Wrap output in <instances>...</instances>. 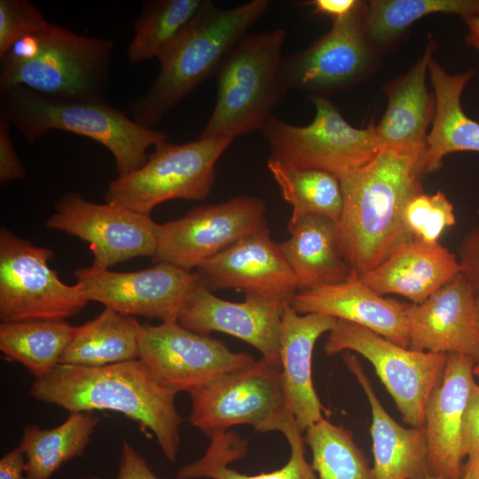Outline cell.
Listing matches in <instances>:
<instances>
[{"label":"cell","instance_id":"6da1fadb","mask_svg":"<svg viewBox=\"0 0 479 479\" xmlns=\"http://www.w3.org/2000/svg\"><path fill=\"white\" fill-rule=\"evenodd\" d=\"M425 149L383 146L365 167L340 182L344 205L337 240L348 265L357 273L374 268L413 239L404 213L409 200L422 192Z\"/></svg>","mask_w":479,"mask_h":479},{"label":"cell","instance_id":"7a4b0ae2","mask_svg":"<svg viewBox=\"0 0 479 479\" xmlns=\"http://www.w3.org/2000/svg\"><path fill=\"white\" fill-rule=\"evenodd\" d=\"M177 393L161 385L139 359L98 367L59 365L35 380L30 395L70 413L112 411L148 430L166 459L177 458L182 418L176 408Z\"/></svg>","mask_w":479,"mask_h":479},{"label":"cell","instance_id":"3957f363","mask_svg":"<svg viewBox=\"0 0 479 479\" xmlns=\"http://www.w3.org/2000/svg\"><path fill=\"white\" fill-rule=\"evenodd\" d=\"M0 117L30 143L51 130L92 139L114 156L118 176L141 168L147 150L167 141V133L145 127L106 99H66L22 86L0 90Z\"/></svg>","mask_w":479,"mask_h":479},{"label":"cell","instance_id":"277c9868","mask_svg":"<svg viewBox=\"0 0 479 479\" xmlns=\"http://www.w3.org/2000/svg\"><path fill=\"white\" fill-rule=\"evenodd\" d=\"M114 42L55 23L26 35L0 57V90L22 86L66 99H106Z\"/></svg>","mask_w":479,"mask_h":479},{"label":"cell","instance_id":"5b68a950","mask_svg":"<svg viewBox=\"0 0 479 479\" xmlns=\"http://www.w3.org/2000/svg\"><path fill=\"white\" fill-rule=\"evenodd\" d=\"M269 0H251L222 9L208 0L178 41L160 59V69L148 90L130 104L132 119L153 128L219 65L262 17Z\"/></svg>","mask_w":479,"mask_h":479},{"label":"cell","instance_id":"8992f818","mask_svg":"<svg viewBox=\"0 0 479 479\" xmlns=\"http://www.w3.org/2000/svg\"><path fill=\"white\" fill-rule=\"evenodd\" d=\"M282 27L245 35L216 70V98L200 137H235L260 130L288 90Z\"/></svg>","mask_w":479,"mask_h":479},{"label":"cell","instance_id":"52a82bcc","mask_svg":"<svg viewBox=\"0 0 479 479\" xmlns=\"http://www.w3.org/2000/svg\"><path fill=\"white\" fill-rule=\"evenodd\" d=\"M315 116L305 126L285 122L271 114L260 131L268 142L270 159L299 169H313L335 175L340 182L365 167L383 147L375 126H351L323 95L310 98Z\"/></svg>","mask_w":479,"mask_h":479},{"label":"cell","instance_id":"ba28073f","mask_svg":"<svg viewBox=\"0 0 479 479\" xmlns=\"http://www.w3.org/2000/svg\"><path fill=\"white\" fill-rule=\"evenodd\" d=\"M189 422L211 438L236 425L256 431H280L294 417L282 384L279 358L262 357L189 393Z\"/></svg>","mask_w":479,"mask_h":479},{"label":"cell","instance_id":"9c48e42d","mask_svg":"<svg viewBox=\"0 0 479 479\" xmlns=\"http://www.w3.org/2000/svg\"><path fill=\"white\" fill-rule=\"evenodd\" d=\"M232 140L219 136L160 143L141 168L109 183L106 200L146 215L166 200H204L215 181L216 163Z\"/></svg>","mask_w":479,"mask_h":479},{"label":"cell","instance_id":"30bf717a","mask_svg":"<svg viewBox=\"0 0 479 479\" xmlns=\"http://www.w3.org/2000/svg\"><path fill=\"white\" fill-rule=\"evenodd\" d=\"M351 350L366 358L393 398L403 420L422 428L430 396L441 384L447 354L403 347L362 326L337 319L325 343L328 356Z\"/></svg>","mask_w":479,"mask_h":479},{"label":"cell","instance_id":"8fae6325","mask_svg":"<svg viewBox=\"0 0 479 479\" xmlns=\"http://www.w3.org/2000/svg\"><path fill=\"white\" fill-rule=\"evenodd\" d=\"M54 252L2 227L0 231V319L65 320L89 302L79 288L63 283L49 266Z\"/></svg>","mask_w":479,"mask_h":479},{"label":"cell","instance_id":"7c38bea8","mask_svg":"<svg viewBox=\"0 0 479 479\" xmlns=\"http://www.w3.org/2000/svg\"><path fill=\"white\" fill-rule=\"evenodd\" d=\"M264 202L239 195L227 201L192 208L159 224L153 261L191 271L241 239L267 227Z\"/></svg>","mask_w":479,"mask_h":479},{"label":"cell","instance_id":"4fadbf2b","mask_svg":"<svg viewBox=\"0 0 479 479\" xmlns=\"http://www.w3.org/2000/svg\"><path fill=\"white\" fill-rule=\"evenodd\" d=\"M45 225L89 243L92 265L100 269L134 257L153 258L156 251L159 224L150 215L114 202L96 203L77 192L61 197Z\"/></svg>","mask_w":479,"mask_h":479},{"label":"cell","instance_id":"5bb4252c","mask_svg":"<svg viewBox=\"0 0 479 479\" xmlns=\"http://www.w3.org/2000/svg\"><path fill=\"white\" fill-rule=\"evenodd\" d=\"M138 358L161 385L177 393H191L255 360L247 353L230 350L220 340L190 331L178 322L142 326Z\"/></svg>","mask_w":479,"mask_h":479},{"label":"cell","instance_id":"9a60e30c","mask_svg":"<svg viewBox=\"0 0 479 479\" xmlns=\"http://www.w3.org/2000/svg\"><path fill=\"white\" fill-rule=\"evenodd\" d=\"M75 286L90 301L119 313L178 322L179 311L200 283L197 272L168 263L145 270L119 272L93 265L75 270Z\"/></svg>","mask_w":479,"mask_h":479},{"label":"cell","instance_id":"2e32d148","mask_svg":"<svg viewBox=\"0 0 479 479\" xmlns=\"http://www.w3.org/2000/svg\"><path fill=\"white\" fill-rule=\"evenodd\" d=\"M365 4L333 20L331 29L307 49L284 58L283 75L288 90L321 93L344 88L366 71L372 44L364 25Z\"/></svg>","mask_w":479,"mask_h":479},{"label":"cell","instance_id":"e0dca14e","mask_svg":"<svg viewBox=\"0 0 479 479\" xmlns=\"http://www.w3.org/2000/svg\"><path fill=\"white\" fill-rule=\"evenodd\" d=\"M208 290L234 288L290 304L298 292L294 274L268 227L255 232L196 268Z\"/></svg>","mask_w":479,"mask_h":479},{"label":"cell","instance_id":"ac0fdd59","mask_svg":"<svg viewBox=\"0 0 479 479\" xmlns=\"http://www.w3.org/2000/svg\"><path fill=\"white\" fill-rule=\"evenodd\" d=\"M286 306L256 294H245L240 302L223 300L200 282L184 302L177 321L197 334H230L255 348L263 357L280 359L279 324Z\"/></svg>","mask_w":479,"mask_h":479},{"label":"cell","instance_id":"d6986e66","mask_svg":"<svg viewBox=\"0 0 479 479\" xmlns=\"http://www.w3.org/2000/svg\"><path fill=\"white\" fill-rule=\"evenodd\" d=\"M475 293L461 274L421 303L406 309L408 348L469 356L479 363Z\"/></svg>","mask_w":479,"mask_h":479},{"label":"cell","instance_id":"ffe728a7","mask_svg":"<svg viewBox=\"0 0 479 479\" xmlns=\"http://www.w3.org/2000/svg\"><path fill=\"white\" fill-rule=\"evenodd\" d=\"M469 356L447 354L441 384L428 402L424 428L429 475L459 479L463 472L462 428L467 403L475 384Z\"/></svg>","mask_w":479,"mask_h":479},{"label":"cell","instance_id":"44dd1931","mask_svg":"<svg viewBox=\"0 0 479 479\" xmlns=\"http://www.w3.org/2000/svg\"><path fill=\"white\" fill-rule=\"evenodd\" d=\"M409 303L384 297L367 286L354 269L346 280L298 291L292 308L299 314L319 313L366 327L408 348Z\"/></svg>","mask_w":479,"mask_h":479},{"label":"cell","instance_id":"7402d4cb","mask_svg":"<svg viewBox=\"0 0 479 479\" xmlns=\"http://www.w3.org/2000/svg\"><path fill=\"white\" fill-rule=\"evenodd\" d=\"M335 318L299 314L291 305L284 308L279 324V357L282 384L289 410L304 432L323 419L325 411L312 381V354L318 338L336 325Z\"/></svg>","mask_w":479,"mask_h":479},{"label":"cell","instance_id":"603a6c76","mask_svg":"<svg viewBox=\"0 0 479 479\" xmlns=\"http://www.w3.org/2000/svg\"><path fill=\"white\" fill-rule=\"evenodd\" d=\"M460 272L457 255L442 244L411 239L377 266L358 274L379 294H397L418 304Z\"/></svg>","mask_w":479,"mask_h":479},{"label":"cell","instance_id":"cb8c5ba5","mask_svg":"<svg viewBox=\"0 0 479 479\" xmlns=\"http://www.w3.org/2000/svg\"><path fill=\"white\" fill-rule=\"evenodd\" d=\"M342 359L370 404L373 479H426L429 469L424 427L406 428L397 423L381 404L357 357L345 351Z\"/></svg>","mask_w":479,"mask_h":479},{"label":"cell","instance_id":"d4e9b609","mask_svg":"<svg viewBox=\"0 0 479 479\" xmlns=\"http://www.w3.org/2000/svg\"><path fill=\"white\" fill-rule=\"evenodd\" d=\"M428 75L436 99L432 130L426 139L424 173L442 166L444 157L452 153L479 152V122L468 117L461 106L462 91L471 71L451 75L432 57Z\"/></svg>","mask_w":479,"mask_h":479},{"label":"cell","instance_id":"484cf974","mask_svg":"<svg viewBox=\"0 0 479 479\" xmlns=\"http://www.w3.org/2000/svg\"><path fill=\"white\" fill-rule=\"evenodd\" d=\"M433 51L431 43L407 73L387 86L388 106L375 126L382 146L426 147L427 129L436 109L435 95L426 85Z\"/></svg>","mask_w":479,"mask_h":479},{"label":"cell","instance_id":"4316f807","mask_svg":"<svg viewBox=\"0 0 479 479\" xmlns=\"http://www.w3.org/2000/svg\"><path fill=\"white\" fill-rule=\"evenodd\" d=\"M287 231L290 237L279 247L298 291L347 279L351 268L340 250L334 221L310 216L287 224Z\"/></svg>","mask_w":479,"mask_h":479},{"label":"cell","instance_id":"83f0119b","mask_svg":"<svg viewBox=\"0 0 479 479\" xmlns=\"http://www.w3.org/2000/svg\"><path fill=\"white\" fill-rule=\"evenodd\" d=\"M290 446V458L278 470L255 475L241 474L228 465L243 459L247 442L234 432H224L212 436L204 455L181 467L177 479H318L311 465L305 458V440L294 418L288 420L280 431Z\"/></svg>","mask_w":479,"mask_h":479},{"label":"cell","instance_id":"f1b7e54d","mask_svg":"<svg viewBox=\"0 0 479 479\" xmlns=\"http://www.w3.org/2000/svg\"><path fill=\"white\" fill-rule=\"evenodd\" d=\"M142 326L132 316L110 308L75 326L59 365L98 367L138 358Z\"/></svg>","mask_w":479,"mask_h":479},{"label":"cell","instance_id":"f546056e","mask_svg":"<svg viewBox=\"0 0 479 479\" xmlns=\"http://www.w3.org/2000/svg\"><path fill=\"white\" fill-rule=\"evenodd\" d=\"M99 421L93 412H74L51 429L26 425L19 444L26 479H50L62 464L82 456Z\"/></svg>","mask_w":479,"mask_h":479},{"label":"cell","instance_id":"4dcf8cb0","mask_svg":"<svg viewBox=\"0 0 479 479\" xmlns=\"http://www.w3.org/2000/svg\"><path fill=\"white\" fill-rule=\"evenodd\" d=\"M75 328L65 320L2 322L0 349L40 380L59 365Z\"/></svg>","mask_w":479,"mask_h":479},{"label":"cell","instance_id":"1f68e13d","mask_svg":"<svg viewBox=\"0 0 479 479\" xmlns=\"http://www.w3.org/2000/svg\"><path fill=\"white\" fill-rule=\"evenodd\" d=\"M208 0H156L143 4L134 23L128 60L160 59L184 35Z\"/></svg>","mask_w":479,"mask_h":479},{"label":"cell","instance_id":"d6a6232c","mask_svg":"<svg viewBox=\"0 0 479 479\" xmlns=\"http://www.w3.org/2000/svg\"><path fill=\"white\" fill-rule=\"evenodd\" d=\"M267 166L283 198L292 206L287 224L310 216H326L338 224L344 198L335 175L320 169L295 168L270 158Z\"/></svg>","mask_w":479,"mask_h":479},{"label":"cell","instance_id":"836d02e7","mask_svg":"<svg viewBox=\"0 0 479 479\" xmlns=\"http://www.w3.org/2000/svg\"><path fill=\"white\" fill-rule=\"evenodd\" d=\"M455 13L464 19L479 15V0H373L365 4L364 25L373 46L384 47L426 15Z\"/></svg>","mask_w":479,"mask_h":479},{"label":"cell","instance_id":"e575fe53","mask_svg":"<svg viewBox=\"0 0 479 479\" xmlns=\"http://www.w3.org/2000/svg\"><path fill=\"white\" fill-rule=\"evenodd\" d=\"M305 432L318 479H373L372 467L351 431L323 418Z\"/></svg>","mask_w":479,"mask_h":479},{"label":"cell","instance_id":"d590c367","mask_svg":"<svg viewBox=\"0 0 479 479\" xmlns=\"http://www.w3.org/2000/svg\"><path fill=\"white\" fill-rule=\"evenodd\" d=\"M404 222L409 234L427 243H437L444 231L455 224L452 203L442 191L434 194L422 192L407 203Z\"/></svg>","mask_w":479,"mask_h":479},{"label":"cell","instance_id":"8d00e7d4","mask_svg":"<svg viewBox=\"0 0 479 479\" xmlns=\"http://www.w3.org/2000/svg\"><path fill=\"white\" fill-rule=\"evenodd\" d=\"M50 22L27 0H0V57L16 42Z\"/></svg>","mask_w":479,"mask_h":479},{"label":"cell","instance_id":"74e56055","mask_svg":"<svg viewBox=\"0 0 479 479\" xmlns=\"http://www.w3.org/2000/svg\"><path fill=\"white\" fill-rule=\"evenodd\" d=\"M458 259L461 274L479 294V225L469 230L459 246Z\"/></svg>","mask_w":479,"mask_h":479},{"label":"cell","instance_id":"f35d334b","mask_svg":"<svg viewBox=\"0 0 479 479\" xmlns=\"http://www.w3.org/2000/svg\"><path fill=\"white\" fill-rule=\"evenodd\" d=\"M27 172L14 148L10 124L0 117V183L22 179Z\"/></svg>","mask_w":479,"mask_h":479},{"label":"cell","instance_id":"ab89813d","mask_svg":"<svg viewBox=\"0 0 479 479\" xmlns=\"http://www.w3.org/2000/svg\"><path fill=\"white\" fill-rule=\"evenodd\" d=\"M462 445L465 457L479 454V385L470 392L463 419Z\"/></svg>","mask_w":479,"mask_h":479},{"label":"cell","instance_id":"60d3db41","mask_svg":"<svg viewBox=\"0 0 479 479\" xmlns=\"http://www.w3.org/2000/svg\"><path fill=\"white\" fill-rule=\"evenodd\" d=\"M117 479H159L147 460L128 442L123 441Z\"/></svg>","mask_w":479,"mask_h":479},{"label":"cell","instance_id":"b9f144b4","mask_svg":"<svg viewBox=\"0 0 479 479\" xmlns=\"http://www.w3.org/2000/svg\"><path fill=\"white\" fill-rule=\"evenodd\" d=\"M361 4L356 0H312L303 3L313 8V12L325 14L332 20L342 19L353 12Z\"/></svg>","mask_w":479,"mask_h":479},{"label":"cell","instance_id":"7bdbcfd3","mask_svg":"<svg viewBox=\"0 0 479 479\" xmlns=\"http://www.w3.org/2000/svg\"><path fill=\"white\" fill-rule=\"evenodd\" d=\"M25 468V456L15 447L0 459V479H26Z\"/></svg>","mask_w":479,"mask_h":479},{"label":"cell","instance_id":"ee69618b","mask_svg":"<svg viewBox=\"0 0 479 479\" xmlns=\"http://www.w3.org/2000/svg\"><path fill=\"white\" fill-rule=\"evenodd\" d=\"M465 20L468 27L466 40L479 51V15L465 18Z\"/></svg>","mask_w":479,"mask_h":479},{"label":"cell","instance_id":"f6af8a7d","mask_svg":"<svg viewBox=\"0 0 479 479\" xmlns=\"http://www.w3.org/2000/svg\"><path fill=\"white\" fill-rule=\"evenodd\" d=\"M462 477L479 479V454L467 459V461L463 465Z\"/></svg>","mask_w":479,"mask_h":479},{"label":"cell","instance_id":"bcb514c9","mask_svg":"<svg viewBox=\"0 0 479 479\" xmlns=\"http://www.w3.org/2000/svg\"><path fill=\"white\" fill-rule=\"evenodd\" d=\"M475 303L476 318H477V323L479 326V294H475Z\"/></svg>","mask_w":479,"mask_h":479},{"label":"cell","instance_id":"7dc6e473","mask_svg":"<svg viewBox=\"0 0 479 479\" xmlns=\"http://www.w3.org/2000/svg\"><path fill=\"white\" fill-rule=\"evenodd\" d=\"M474 375L479 376V363L475 364L473 369Z\"/></svg>","mask_w":479,"mask_h":479},{"label":"cell","instance_id":"c3c4849f","mask_svg":"<svg viewBox=\"0 0 479 479\" xmlns=\"http://www.w3.org/2000/svg\"><path fill=\"white\" fill-rule=\"evenodd\" d=\"M426 479H445V478H442V477H437V476H433V475H428ZM459 479H465L464 477H461Z\"/></svg>","mask_w":479,"mask_h":479},{"label":"cell","instance_id":"681fc988","mask_svg":"<svg viewBox=\"0 0 479 479\" xmlns=\"http://www.w3.org/2000/svg\"><path fill=\"white\" fill-rule=\"evenodd\" d=\"M85 479H103L99 476H92V477H90V478H85Z\"/></svg>","mask_w":479,"mask_h":479}]
</instances>
